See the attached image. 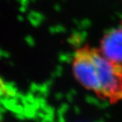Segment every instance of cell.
<instances>
[{"instance_id": "obj_3", "label": "cell", "mask_w": 122, "mask_h": 122, "mask_svg": "<svg viewBox=\"0 0 122 122\" xmlns=\"http://www.w3.org/2000/svg\"><path fill=\"white\" fill-rule=\"evenodd\" d=\"M121 26L122 27V20H121Z\"/></svg>"}, {"instance_id": "obj_1", "label": "cell", "mask_w": 122, "mask_h": 122, "mask_svg": "<svg viewBox=\"0 0 122 122\" xmlns=\"http://www.w3.org/2000/svg\"><path fill=\"white\" fill-rule=\"evenodd\" d=\"M71 69L74 79L85 89L110 104L122 101V64L108 59L99 48H78Z\"/></svg>"}, {"instance_id": "obj_2", "label": "cell", "mask_w": 122, "mask_h": 122, "mask_svg": "<svg viewBox=\"0 0 122 122\" xmlns=\"http://www.w3.org/2000/svg\"><path fill=\"white\" fill-rule=\"evenodd\" d=\"M102 53L113 62L122 64V27L108 30L100 40Z\"/></svg>"}]
</instances>
